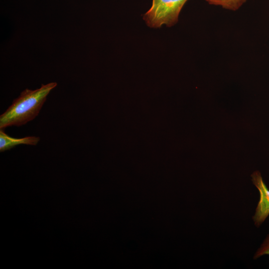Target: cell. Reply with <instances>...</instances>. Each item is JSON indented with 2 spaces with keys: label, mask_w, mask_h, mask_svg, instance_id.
I'll return each instance as SVG.
<instances>
[{
  "label": "cell",
  "mask_w": 269,
  "mask_h": 269,
  "mask_svg": "<svg viewBox=\"0 0 269 269\" xmlns=\"http://www.w3.org/2000/svg\"><path fill=\"white\" fill-rule=\"evenodd\" d=\"M57 86L51 82L39 89H26L21 92L11 105L0 116V128L19 127L33 120L39 114L50 92Z\"/></svg>",
  "instance_id": "1"
},
{
  "label": "cell",
  "mask_w": 269,
  "mask_h": 269,
  "mask_svg": "<svg viewBox=\"0 0 269 269\" xmlns=\"http://www.w3.org/2000/svg\"><path fill=\"white\" fill-rule=\"evenodd\" d=\"M264 255L269 256V234L267 235L254 254L253 259L257 260Z\"/></svg>",
  "instance_id": "6"
},
{
  "label": "cell",
  "mask_w": 269,
  "mask_h": 269,
  "mask_svg": "<svg viewBox=\"0 0 269 269\" xmlns=\"http://www.w3.org/2000/svg\"><path fill=\"white\" fill-rule=\"evenodd\" d=\"M188 0H152L150 8L143 15L147 25L159 28L171 27L178 21L179 13Z\"/></svg>",
  "instance_id": "2"
},
{
  "label": "cell",
  "mask_w": 269,
  "mask_h": 269,
  "mask_svg": "<svg viewBox=\"0 0 269 269\" xmlns=\"http://www.w3.org/2000/svg\"><path fill=\"white\" fill-rule=\"evenodd\" d=\"M211 5L221 6L223 8L233 11L239 9L247 0H205Z\"/></svg>",
  "instance_id": "5"
},
{
  "label": "cell",
  "mask_w": 269,
  "mask_h": 269,
  "mask_svg": "<svg viewBox=\"0 0 269 269\" xmlns=\"http://www.w3.org/2000/svg\"><path fill=\"white\" fill-rule=\"evenodd\" d=\"M40 140V137L35 136H26L16 138L12 137L5 134L2 129L0 131V151L2 152L23 144L36 145Z\"/></svg>",
  "instance_id": "4"
},
{
  "label": "cell",
  "mask_w": 269,
  "mask_h": 269,
  "mask_svg": "<svg viewBox=\"0 0 269 269\" xmlns=\"http://www.w3.org/2000/svg\"><path fill=\"white\" fill-rule=\"evenodd\" d=\"M251 177L260 194L259 200L252 217L254 225L259 228L269 216V189L264 182L260 171H253Z\"/></svg>",
  "instance_id": "3"
}]
</instances>
